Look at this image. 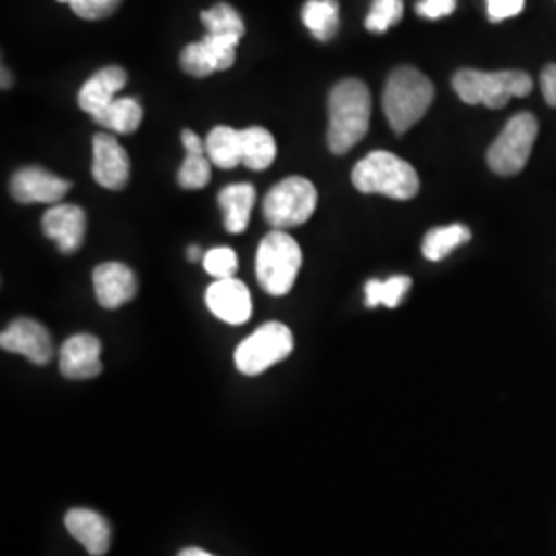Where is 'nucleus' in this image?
I'll list each match as a JSON object with an SVG mask.
<instances>
[{
  "label": "nucleus",
  "mask_w": 556,
  "mask_h": 556,
  "mask_svg": "<svg viewBox=\"0 0 556 556\" xmlns=\"http://www.w3.org/2000/svg\"><path fill=\"white\" fill-rule=\"evenodd\" d=\"M371 93L357 79L340 80L328 98V147L334 155L349 153L367 135Z\"/></svg>",
  "instance_id": "f257e3e1"
},
{
  "label": "nucleus",
  "mask_w": 556,
  "mask_h": 556,
  "mask_svg": "<svg viewBox=\"0 0 556 556\" xmlns=\"http://www.w3.org/2000/svg\"><path fill=\"white\" fill-rule=\"evenodd\" d=\"M435 98V87L413 66L392 71L383 87V114L396 135L408 132L422 118Z\"/></svg>",
  "instance_id": "f03ea898"
},
{
  "label": "nucleus",
  "mask_w": 556,
  "mask_h": 556,
  "mask_svg": "<svg viewBox=\"0 0 556 556\" xmlns=\"http://www.w3.org/2000/svg\"><path fill=\"white\" fill-rule=\"evenodd\" d=\"M351 179L363 194H381L394 200L415 199L420 188L415 167L388 151H376L358 161Z\"/></svg>",
  "instance_id": "7ed1b4c3"
},
{
  "label": "nucleus",
  "mask_w": 556,
  "mask_h": 556,
  "mask_svg": "<svg viewBox=\"0 0 556 556\" xmlns=\"http://www.w3.org/2000/svg\"><path fill=\"white\" fill-rule=\"evenodd\" d=\"M457 98L470 105L505 108L514 98H528L534 89V80L523 71H495L484 73L475 68H462L452 79Z\"/></svg>",
  "instance_id": "20e7f679"
},
{
  "label": "nucleus",
  "mask_w": 556,
  "mask_h": 556,
  "mask_svg": "<svg viewBox=\"0 0 556 556\" xmlns=\"http://www.w3.org/2000/svg\"><path fill=\"white\" fill-rule=\"evenodd\" d=\"M301 268V248L298 241L289 233L275 229L266 238L260 241L258 254H256V277L260 287L273 295L282 298L287 295Z\"/></svg>",
  "instance_id": "39448f33"
},
{
  "label": "nucleus",
  "mask_w": 556,
  "mask_h": 556,
  "mask_svg": "<svg viewBox=\"0 0 556 556\" xmlns=\"http://www.w3.org/2000/svg\"><path fill=\"white\" fill-rule=\"evenodd\" d=\"M318 204L316 186L309 179L291 176L278 181L264 199V219L275 229H291L312 219Z\"/></svg>",
  "instance_id": "423d86ee"
},
{
  "label": "nucleus",
  "mask_w": 556,
  "mask_h": 556,
  "mask_svg": "<svg viewBox=\"0 0 556 556\" xmlns=\"http://www.w3.org/2000/svg\"><path fill=\"white\" fill-rule=\"evenodd\" d=\"M293 353V332L280 321H266L236 349V367L254 378Z\"/></svg>",
  "instance_id": "0eeeda50"
},
{
  "label": "nucleus",
  "mask_w": 556,
  "mask_h": 556,
  "mask_svg": "<svg viewBox=\"0 0 556 556\" xmlns=\"http://www.w3.org/2000/svg\"><path fill=\"white\" fill-rule=\"evenodd\" d=\"M538 122L532 114H517L505 124L486 153L489 167L498 176H516L532 155L536 142Z\"/></svg>",
  "instance_id": "6e6552de"
},
{
  "label": "nucleus",
  "mask_w": 556,
  "mask_h": 556,
  "mask_svg": "<svg viewBox=\"0 0 556 556\" xmlns=\"http://www.w3.org/2000/svg\"><path fill=\"white\" fill-rule=\"evenodd\" d=\"M238 43V38L206 34L204 40L188 43L181 50V54H179L181 71L186 75H192L199 79L211 77L217 71H227L236 62Z\"/></svg>",
  "instance_id": "1a4fd4ad"
},
{
  "label": "nucleus",
  "mask_w": 556,
  "mask_h": 556,
  "mask_svg": "<svg viewBox=\"0 0 556 556\" xmlns=\"http://www.w3.org/2000/svg\"><path fill=\"white\" fill-rule=\"evenodd\" d=\"M0 346L29 358L34 365H48L54 357L52 337L36 319L21 318L9 324L0 334Z\"/></svg>",
  "instance_id": "9d476101"
},
{
  "label": "nucleus",
  "mask_w": 556,
  "mask_h": 556,
  "mask_svg": "<svg viewBox=\"0 0 556 556\" xmlns=\"http://www.w3.org/2000/svg\"><path fill=\"white\" fill-rule=\"evenodd\" d=\"M71 190V181L41 167H23L11 179V194L21 204H59Z\"/></svg>",
  "instance_id": "9b49d317"
},
{
  "label": "nucleus",
  "mask_w": 556,
  "mask_h": 556,
  "mask_svg": "<svg viewBox=\"0 0 556 556\" xmlns=\"http://www.w3.org/2000/svg\"><path fill=\"white\" fill-rule=\"evenodd\" d=\"M206 307L211 309L213 316L239 326L245 324L252 316V295L250 289L238 280V278H220L215 280L208 289H206Z\"/></svg>",
  "instance_id": "f8f14e48"
},
{
  "label": "nucleus",
  "mask_w": 556,
  "mask_h": 556,
  "mask_svg": "<svg viewBox=\"0 0 556 556\" xmlns=\"http://www.w3.org/2000/svg\"><path fill=\"white\" fill-rule=\"evenodd\" d=\"M41 229L59 245L62 254H73L83 245L87 231V215L77 204H56L46 211Z\"/></svg>",
  "instance_id": "ddd939ff"
},
{
  "label": "nucleus",
  "mask_w": 556,
  "mask_h": 556,
  "mask_svg": "<svg viewBox=\"0 0 556 556\" xmlns=\"http://www.w3.org/2000/svg\"><path fill=\"white\" fill-rule=\"evenodd\" d=\"M60 374L66 379H93L101 374V342L93 334H75L60 349Z\"/></svg>",
  "instance_id": "4468645a"
},
{
  "label": "nucleus",
  "mask_w": 556,
  "mask_h": 556,
  "mask_svg": "<svg viewBox=\"0 0 556 556\" xmlns=\"http://www.w3.org/2000/svg\"><path fill=\"white\" fill-rule=\"evenodd\" d=\"M96 298L103 309H118L124 303L132 301L139 282L135 273L122 262H105L100 264L93 273Z\"/></svg>",
  "instance_id": "2eb2a0df"
},
{
  "label": "nucleus",
  "mask_w": 556,
  "mask_h": 556,
  "mask_svg": "<svg viewBox=\"0 0 556 556\" xmlns=\"http://www.w3.org/2000/svg\"><path fill=\"white\" fill-rule=\"evenodd\" d=\"M93 178L108 190H122L130 178L128 153L110 135H98L93 140Z\"/></svg>",
  "instance_id": "dca6fc26"
},
{
  "label": "nucleus",
  "mask_w": 556,
  "mask_h": 556,
  "mask_svg": "<svg viewBox=\"0 0 556 556\" xmlns=\"http://www.w3.org/2000/svg\"><path fill=\"white\" fill-rule=\"evenodd\" d=\"M64 526L89 555L103 556L110 551L112 530L108 519L98 511L75 507L64 517Z\"/></svg>",
  "instance_id": "f3484780"
},
{
  "label": "nucleus",
  "mask_w": 556,
  "mask_h": 556,
  "mask_svg": "<svg viewBox=\"0 0 556 556\" xmlns=\"http://www.w3.org/2000/svg\"><path fill=\"white\" fill-rule=\"evenodd\" d=\"M126 83H128V75L124 68L119 66L101 68L80 87V110L93 118L103 108H108L112 101L116 100L118 91L126 87Z\"/></svg>",
  "instance_id": "a211bd4d"
},
{
  "label": "nucleus",
  "mask_w": 556,
  "mask_h": 556,
  "mask_svg": "<svg viewBox=\"0 0 556 556\" xmlns=\"http://www.w3.org/2000/svg\"><path fill=\"white\" fill-rule=\"evenodd\" d=\"M256 202V190L250 184H231L219 192V206L229 233H243Z\"/></svg>",
  "instance_id": "6ab92c4d"
},
{
  "label": "nucleus",
  "mask_w": 556,
  "mask_h": 556,
  "mask_svg": "<svg viewBox=\"0 0 556 556\" xmlns=\"http://www.w3.org/2000/svg\"><path fill=\"white\" fill-rule=\"evenodd\" d=\"M241 132V151H243V165L248 169L262 172L268 169L275 160H277V140L275 137L262 128V126H252Z\"/></svg>",
  "instance_id": "aec40b11"
},
{
  "label": "nucleus",
  "mask_w": 556,
  "mask_h": 556,
  "mask_svg": "<svg viewBox=\"0 0 556 556\" xmlns=\"http://www.w3.org/2000/svg\"><path fill=\"white\" fill-rule=\"evenodd\" d=\"M206 155L220 169H233L243 163L241 132L231 126H217L206 137Z\"/></svg>",
  "instance_id": "412c9836"
},
{
  "label": "nucleus",
  "mask_w": 556,
  "mask_h": 556,
  "mask_svg": "<svg viewBox=\"0 0 556 556\" xmlns=\"http://www.w3.org/2000/svg\"><path fill=\"white\" fill-rule=\"evenodd\" d=\"M301 17L316 40L330 41L338 34L340 4L338 0H307Z\"/></svg>",
  "instance_id": "4be33fe9"
},
{
  "label": "nucleus",
  "mask_w": 556,
  "mask_h": 556,
  "mask_svg": "<svg viewBox=\"0 0 556 556\" xmlns=\"http://www.w3.org/2000/svg\"><path fill=\"white\" fill-rule=\"evenodd\" d=\"M93 119L118 135H132L142 122V108L135 98H116L108 108H103Z\"/></svg>",
  "instance_id": "5701e85b"
},
{
  "label": "nucleus",
  "mask_w": 556,
  "mask_h": 556,
  "mask_svg": "<svg viewBox=\"0 0 556 556\" xmlns=\"http://www.w3.org/2000/svg\"><path fill=\"white\" fill-rule=\"evenodd\" d=\"M470 238H472V231L462 223L431 229L422 239V256L431 262L445 260L459 245L468 243Z\"/></svg>",
  "instance_id": "b1692460"
},
{
  "label": "nucleus",
  "mask_w": 556,
  "mask_h": 556,
  "mask_svg": "<svg viewBox=\"0 0 556 556\" xmlns=\"http://www.w3.org/2000/svg\"><path fill=\"white\" fill-rule=\"evenodd\" d=\"M413 280L408 277H390L388 280H369L365 285V305L367 307H378V305H386V307H397L400 301L406 298V293L410 291Z\"/></svg>",
  "instance_id": "393cba45"
},
{
  "label": "nucleus",
  "mask_w": 556,
  "mask_h": 556,
  "mask_svg": "<svg viewBox=\"0 0 556 556\" xmlns=\"http://www.w3.org/2000/svg\"><path fill=\"white\" fill-rule=\"evenodd\" d=\"M200 20L206 27V34H213V36H229V38L241 40L245 34L243 20L239 17L238 11L227 2H219L213 9L202 11Z\"/></svg>",
  "instance_id": "a878e982"
},
{
  "label": "nucleus",
  "mask_w": 556,
  "mask_h": 556,
  "mask_svg": "<svg viewBox=\"0 0 556 556\" xmlns=\"http://www.w3.org/2000/svg\"><path fill=\"white\" fill-rule=\"evenodd\" d=\"M211 165L206 153H186L178 174V184L184 190H199L211 181Z\"/></svg>",
  "instance_id": "bb28decb"
},
{
  "label": "nucleus",
  "mask_w": 556,
  "mask_h": 556,
  "mask_svg": "<svg viewBox=\"0 0 556 556\" xmlns=\"http://www.w3.org/2000/svg\"><path fill=\"white\" fill-rule=\"evenodd\" d=\"M404 15V0H374L365 17V27L371 34H383L394 27Z\"/></svg>",
  "instance_id": "cd10ccee"
},
{
  "label": "nucleus",
  "mask_w": 556,
  "mask_h": 556,
  "mask_svg": "<svg viewBox=\"0 0 556 556\" xmlns=\"http://www.w3.org/2000/svg\"><path fill=\"white\" fill-rule=\"evenodd\" d=\"M202 264L204 270L217 280L231 278L238 270V256L231 248H213L202 256Z\"/></svg>",
  "instance_id": "c85d7f7f"
},
{
  "label": "nucleus",
  "mask_w": 556,
  "mask_h": 556,
  "mask_svg": "<svg viewBox=\"0 0 556 556\" xmlns=\"http://www.w3.org/2000/svg\"><path fill=\"white\" fill-rule=\"evenodd\" d=\"M122 0H73L71 9L80 20L100 21L114 15Z\"/></svg>",
  "instance_id": "c756f323"
},
{
  "label": "nucleus",
  "mask_w": 556,
  "mask_h": 556,
  "mask_svg": "<svg viewBox=\"0 0 556 556\" xmlns=\"http://www.w3.org/2000/svg\"><path fill=\"white\" fill-rule=\"evenodd\" d=\"M526 7V0H486V15L493 23L511 20Z\"/></svg>",
  "instance_id": "7c9ffc66"
},
{
  "label": "nucleus",
  "mask_w": 556,
  "mask_h": 556,
  "mask_svg": "<svg viewBox=\"0 0 556 556\" xmlns=\"http://www.w3.org/2000/svg\"><path fill=\"white\" fill-rule=\"evenodd\" d=\"M456 0H422L417 4V13L425 20H441L456 11Z\"/></svg>",
  "instance_id": "2f4dec72"
},
{
  "label": "nucleus",
  "mask_w": 556,
  "mask_h": 556,
  "mask_svg": "<svg viewBox=\"0 0 556 556\" xmlns=\"http://www.w3.org/2000/svg\"><path fill=\"white\" fill-rule=\"evenodd\" d=\"M540 87H542V96L551 108H556V64L544 66L542 75H540Z\"/></svg>",
  "instance_id": "473e14b6"
},
{
  "label": "nucleus",
  "mask_w": 556,
  "mask_h": 556,
  "mask_svg": "<svg viewBox=\"0 0 556 556\" xmlns=\"http://www.w3.org/2000/svg\"><path fill=\"white\" fill-rule=\"evenodd\" d=\"M181 142H184L186 153H206V142L200 139L199 135L192 132V130H184L181 132Z\"/></svg>",
  "instance_id": "72a5a7b5"
},
{
  "label": "nucleus",
  "mask_w": 556,
  "mask_h": 556,
  "mask_svg": "<svg viewBox=\"0 0 556 556\" xmlns=\"http://www.w3.org/2000/svg\"><path fill=\"white\" fill-rule=\"evenodd\" d=\"M178 556H213L211 553H206V551H202V548H184Z\"/></svg>",
  "instance_id": "f704fd0d"
},
{
  "label": "nucleus",
  "mask_w": 556,
  "mask_h": 556,
  "mask_svg": "<svg viewBox=\"0 0 556 556\" xmlns=\"http://www.w3.org/2000/svg\"><path fill=\"white\" fill-rule=\"evenodd\" d=\"M200 256H204V254H200V250L197 248V245L188 250V260H192V262H194V260H199Z\"/></svg>",
  "instance_id": "c9c22d12"
},
{
  "label": "nucleus",
  "mask_w": 556,
  "mask_h": 556,
  "mask_svg": "<svg viewBox=\"0 0 556 556\" xmlns=\"http://www.w3.org/2000/svg\"><path fill=\"white\" fill-rule=\"evenodd\" d=\"M11 87V75L7 73V68H2V89Z\"/></svg>",
  "instance_id": "e433bc0d"
},
{
  "label": "nucleus",
  "mask_w": 556,
  "mask_h": 556,
  "mask_svg": "<svg viewBox=\"0 0 556 556\" xmlns=\"http://www.w3.org/2000/svg\"><path fill=\"white\" fill-rule=\"evenodd\" d=\"M60 2H68V4H71V2H73V0H60Z\"/></svg>",
  "instance_id": "4c0bfd02"
}]
</instances>
